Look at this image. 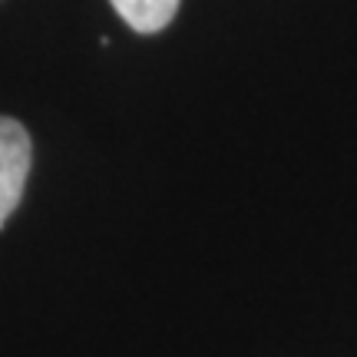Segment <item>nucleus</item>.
I'll return each mask as SVG.
<instances>
[{"mask_svg":"<svg viewBox=\"0 0 357 357\" xmlns=\"http://www.w3.org/2000/svg\"><path fill=\"white\" fill-rule=\"evenodd\" d=\"M33 166V142L17 119L0 116V229L20 205Z\"/></svg>","mask_w":357,"mask_h":357,"instance_id":"obj_1","label":"nucleus"},{"mask_svg":"<svg viewBox=\"0 0 357 357\" xmlns=\"http://www.w3.org/2000/svg\"><path fill=\"white\" fill-rule=\"evenodd\" d=\"M109 3L136 33L166 30L178 10V0H109Z\"/></svg>","mask_w":357,"mask_h":357,"instance_id":"obj_2","label":"nucleus"}]
</instances>
